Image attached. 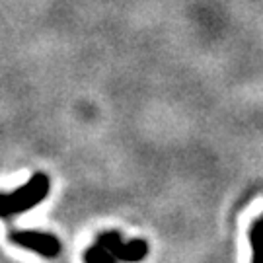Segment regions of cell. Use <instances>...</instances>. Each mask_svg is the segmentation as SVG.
<instances>
[{
	"instance_id": "obj_1",
	"label": "cell",
	"mask_w": 263,
	"mask_h": 263,
	"mask_svg": "<svg viewBox=\"0 0 263 263\" xmlns=\"http://www.w3.org/2000/svg\"><path fill=\"white\" fill-rule=\"evenodd\" d=\"M51 191V179L47 174L37 172L12 193L0 191V218H10L14 215H22L29 209L37 207L39 203L49 195Z\"/></svg>"
},
{
	"instance_id": "obj_2",
	"label": "cell",
	"mask_w": 263,
	"mask_h": 263,
	"mask_svg": "<svg viewBox=\"0 0 263 263\" xmlns=\"http://www.w3.org/2000/svg\"><path fill=\"white\" fill-rule=\"evenodd\" d=\"M10 242L12 244L20 246V248H26L29 252L43 257H57L61 254L63 246L61 240L51 232H39V230H12L10 232Z\"/></svg>"
},
{
	"instance_id": "obj_3",
	"label": "cell",
	"mask_w": 263,
	"mask_h": 263,
	"mask_svg": "<svg viewBox=\"0 0 263 263\" xmlns=\"http://www.w3.org/2000/svg\"><path fill=\"white\" fill-rule=\"evenodd\" d=\"M96 242L104 246L105 250H109L117 261H141L142 257H146V254H148V244L144 240L123 242L121 234L117 230L102 232Z\"/></svg>"
},
{
	"instance_id": "obj_4",
	"label": "cell",
	"mask_w": 263,
	"mask_h": 263,
	"mask_svg": "<svg viewBox=\"0 0 263 263\" xmlns=\"http://www.w3.org/2000/svg\"><path fill=\"white\" fill-rule=\"evenodd\" d=\"M84 261H88V263H113V261H117V259H115V255H113L109 250H105L104 246L96 242L92 248H88V250H86Z\"/></svg>"
},
{
	"instance_id": "obj_5",
	"label": "cell",
	"mask_w": 263,
	"mask_h": 263,
	"mask_svg": "<svg viewBox=\"0 0 263 263\" xmlns=\"http://www.w3.org/2000/svg\"><path fill=\"white\" fill-rule=\"evenodd\" d=\"M250 240L254 244V261H263V220H257L252 226Z\"/></svg>"
}]
</instances>
